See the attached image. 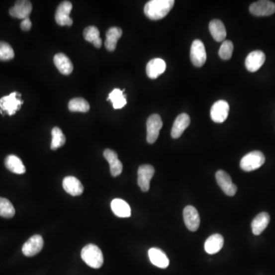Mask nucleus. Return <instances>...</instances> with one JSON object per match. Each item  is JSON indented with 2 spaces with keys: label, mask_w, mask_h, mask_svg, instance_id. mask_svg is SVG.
Instances as JSON below:
<instances>
[{
  "label": "nucleus",
  "mask_w": 275,
  "mask_h": 275,
  "mask_svg": "<svg viewBox=\"0 0 275 275\" xmlns=\"http://www.w3.org/2000/svg\"><path fill=\"white\" fill-rule=\"evenodd\" d=\"M175 2L174 0H151L145 4L144 12L150 19H162L170 12Z\"/></svg>",
  "instance_id": "f257e3e1"
},
{
  "label": "nucleus",
  "mask_w": 275,
  "mask_h": 275,
  "mask_svg": "<svg viewBox=\"0 0 275 275\" xmlns=\"http://www.w3.org/2000/svg\"><path fill=\"white\" fill-rule=\"evenodd\" d=\"M83 261L92 269H99L103 265L104 259L102 251L98 246L89 244L81 251Z\"/></svg>",
  "instance_id": "f03ea898"
},
{
  "label": "nucleus",
  "mask_w": 275,
  "mask_h": 275,
  "mask_svg": "<svg viewBox=\"0 0 275 275\" xmlns=\"http://www.w3.org/2000/svg\"><path fill=\"white\" fill-rule=\"evenodd\" d=\"M23 101L21 99V94L13 92L8 96L0 99V112L2 115L6 112L8 115H13L21 109Z\"/></svg>",
  "instance_id": "7ed1b4c3"
},
{
  "label": "nucleus",
  "mask_w": 275,
  "mask_h": 275,
  "mask_svg": "<svg viewBox=\"0 0 275 275\" xmlns=\"http://www.w3.org/2000/svg\"><path fill=\"white\" fill-rule=\"evenodd\" d=\"M266 162V157L259 151H254L245 155L240 162V167L245 172H252L259 169Z\"/></svg>",
  "instance_id": "20e7f679"
},
{
  "label": "nucleus",
  "mask_w": 275,
  "mask_h": 275,
  "mask_svg": "<svg viewBox=\"0 0 275 275\" xmlns=\"http://www.w3.org/2000/svg\"><path fill=\"white\" fill-rule=\"evenodd\" d=\"M147 142L153 144L158 139L161 129L163 126V122L160 115L153 114L147 120Z\"/></svg>",
  "instance_id": "39448f33"
},
{
  "label": "nucleus",
  "mask_w": 275,
  "mask_h": 275,
  "mask_svg": "<svg viewBox=\"0 0 275 275\" xmlns=\"http://www.w3.org/2000/svg\"><path fill=\"white\" fill-rule=\"evenodd\" d=\"M72 8V3L69 1H64L58 5L55 12V20L58 25L61 26H71L73 25V19L70 17Z\"/></svg>",
  "instance_id": "423d86ee"
},
{
  "label": "nucleus",
  "mask_w": 275,
  "mask_h": 275,
  "mask_svg": "<svg viewBox=\"0 0 275 275\" xmlns=\"http://www.w3.org/2000/svg\"><path fill=\"white\" fill-rule=\"evenodd\" d=\"M190 60L194 66H203L206 61V48L200 40H194L190 48Z\"/></svg>",
  "instance_id": "0eeeda50"
},
{
  "label": "nucleus",
  "mask_w": 275,
  "mask_h": 275,
  "mask_svg": "<svg viewBox=\"0 0 275 275\" xmlns=\"http://www.w3.org/2000/svg\"><path fill=\"white\" fill-rule=\"evenodd\" d=\"M155 175V168L152 165H141L138 170V184L142 191H149L150 182Z\"/></svg>",
  "instance_id": "6e6552de"
},
{
  "label": "nucleus",
  "mask_w": 275,
  "mask_h": 275,
  "mask_svg": "<svg viewBox=\"0 0 275 275\" xmlns=\"http://www.w3.org/2000/svg\"><path fill=\"white\" fill-rule=\"evenodd\" d=\"M249 11L256 16H269L275 12V3L267 0L258 1L250 5Z\"/></svg>",
  "instance_id": "1a4fd4ad"
},
{
  "label": "nucleus",
  "mask_w": 275,
  "mask_h": 275,
  "mask_svg": "<svg viewBox=\"0 0 275 275\" xmlns=\"http://www.w3.org/2000/svg\"><path fill=\"white\" fill-rule=\"evenodd\" d=\"M229 112V105L226 101H217L211 108V119L216 123H222L227 119Z\"/></svg>",
  "instance_id": "9d476101"
},
{
  "label": "nucleus",
  "mask_w": 275,
  "mask_h": 275,
  "mask_svg": "<svg viewBox=\"0 0 275 275\" xmlns=\"http://www.w3.org/2000/svg\"><path fill=\"white\" fill-rule=\"evenodd\" d=\"M216 179L221 189L228 196H234L237 191V186L233 183L229 174L224 171H218L216 174Z\"/></svg>",
  "instance_id": "9b49d317"
},
{
  "label": "nucleus",
  "mask_w": 275,
  "mask_h": 275,
  "mask_svg": "<svg viewBox=\"0 0 275 275\" xmlns=\"http://www.w3.org/2000/svg\"><path fill=\"white\" fill-rule=\"evenodd\" d=\"M43 246V238L40 235H35L31 236L22 246V252L27 257H32L41 252Z\"/></svg>",
  "instance_id": "f8f14e48"
},
{
  "label": "nucleus",
  "mask_w": 275,
  "mask_h": 275,
  "mask_svg": "<svg viewBox=\"0 0 275 275\" xmlns=\"http://www.w3.org/2000/svg\"><path fill=\"white\" fill-rule=\"evenodd\" d=\"M183 214L186 228L191 232L197 230L200 224V218L196 208L192 206H186Z\"/></svg>",
  "instance_id": "ddd939ff"
},
{
  "label": "nucleus",
  "mask_w": 275,
  "mask_h": 275,
  "mask_svg": "<svg viewBox=\"0 0 275 275\" xmlns=\"http://www.w3.org/2000/svg\"><path fill=\"white\" fill-rule=\"evenodd\" d=\"M31 10H32V5L31 2L26 0H22V1H17L15 5L10 8L9 14L14 18L23 20L29 18Z\"/></svg>",
  "instance_id": "4468645a"
},
{
  "label": "nucleus",
  "mask_w": 275,
  "mask_h": 275,
  "mask_svg": "<svg viewBox=\"0 0 275 275\" xmlns=\"http://www.w3.org/2000/svg\"><path fill=\"white\" fill-rule=\"evenodd\" d=\"M266 61V55L262 51H254L251 52L246 59V67L250 72L259 71Z\"/></svg>",
  "instance_id": "2eb2a0df"
},
{
  "label": "nucleus",
  "mask_w": 275,
  "mask_h": 275,
  "mask_svg": "<svg viewBox=\"0 0 275 275\" xmlns=\"http://www.w3.org/2000/svg\"><path fill=\"white\" fill-rule=\"evenodd\" d=\"M166 63L162 58L151 60L146 66V74L151 79H156L166 70Z\"/></svg>",
  "instance_id": "dca6fc26"
},
{
  "label": "nucleus",
  "mask_w": 275,
  "mask_h": 275,
  "mask_svg": "<svg viewBox=\"0 0 275 275\" xmlns=\"http://www.w3.org/2000/svg\"><path fill=\"white\" fill-rule=\"evenodd\" d=\"M103 156L109 162L111 175L113 177H117L121 175L123 166L122 162L118 158L117 153L111 149H105L103 152Z\"/></svg>",
  "instance_id": "f3484780"
},
{
  "label": "nucleus",
  "mask_w": 275,
  "mask_h": 275,
  "mask_svg": "<svg viewBox=\"0 0 275 275\" xmlns=\"http://www.w3.org/2000/svg\"><path fill=\"white\" fill-rule=\"evenodd\" d=\"M63 187L67 193L74 196H80L84 192V186L75 177H66L63 181Z\"/></svg>",
  "instance_id": "a211bd4d"
},
{
  "label": "nucleus",
  "mask_w": 275,
  "mask_h": 275,
  "mask_svg": "<svg viewBox=\"0 0 275 275\" xmlns=\"http://www.w3.org/2000/svg\"><path fill=\"white\" fill-rule=\"evenodd\" d=\"M190 119L189 115L186 113H182L178 115L174 122L172 129V136L173 139H178L182 136L185 129L189 126Z\"/></svg>",
  "instance_id": "6ab92c4d"
},
{
  "label": "nucleus",
  "mask_w": 275,
  "mask_h": 275,
  "mask_svg": "<svg viewBox=\"0 0 275 275\" xmlns=\"http://www.w3.org/2000/svg\"><path fill=\"white\" fill-rule=\"evenodd\" d=\"M149 256L151 262L156 267L166 269L169 266V259L160 249L152 248L149 249Z\"/></svg>",
  "instance_id": "aec40b11"
},
{
  "label": "nucleus",
  "mask_w": 275,
  "mask_h": 275,
  "mask_svg": "<svg viewBox=\"0 0 275 275\" xmlns=\"http://www.w3.org/2000/svg\"><path fill=\"white\" fill-rule=\"evenodd\" d=\"M54 63L58 71L64 75H69L74 70L72 62L67 55L63 53H59L54 58Z\"/></svg>",
  "instance_id": "412c9836"
},
{
  "label": "nucleus",
  "mask_w": 275,
  "mask_h": 275,
  "mask_svg": "<svg viewBox=\"0 0 275 275\" xmlns=\"http://www.w3.org/2000/svg\"><path fill=\"white\" fill-rule=\"evenodd\" d=\"M122 31L118 27H112L105 33V47L109 51H114L116 48L118 41L122 37Z\"/></svg>",
  "instance_id": "4be33fe9"
},
{
  "label": "nucleus",
  "mask_w": 275,
  "mask_h": 275,
  "mask_svg": "<svg viewBox=\"0 0 275 275\" xmlns=\"http://www.w3.org/2000/svg\"><path fill=\"white\" fill-rule=\"evenodd\" d=\"M270 223V216L266 212L259 213L253 219L252 223V232L254 235L259 236L267 228Z\"/></svg>",
  "instance_id": "5701e85b"
},
{
  "label": "nucleus",
  "mask_w": 275,
  "mask_h": 275,
  "mask_svg": "<svg viewBox=\"0 0 275 275\" xmlns=\"http://www.w3.org/2000/svg\"><path fill=\"white\" fill-rule=\"evenodd\" d=\"M224 239L220 234H214L209 236L205 242V251L209 255L217 253L223 248Z\"/></svg>",
  "instance_id": "b1692460"
},
{
  "label": "nucleus",
  "mask_w": 275,
  "mask_h": 275,
  "mask_svg": "<svg viewBox=\"0 0 275 275\" xmlns=\"http://www.w3.org/2000/svg\"><path fill=\"white\" fill-rule=\"evenodd\" d=\"M5 165L8 171L16 175H22L26 172L22 160L16 155H8L5 158Z\"/></svg>",
  "instance_id": "393cba45"
},
{
  "label": "nucleus",
  "mask_w": 275,
  "mask_h": 275,
  "mask_svg": "<svg viewBox=\"0 0 275 275\" xmlns=\"http://www.w3.org/2000/svg\"><path fill=\"white\" fill-rule=\"evenodd\" d=\"M211 35L218 42L224 41L226 38V30L224 24L220 20L214 19L211 21L209 25Z\"/></svg>",
  "instance_id": "a878e982"
},
{
  "label": "nucleus",
  "mask_w": 275,
  "mask_h": 275,
  "mask_svg": "<svg viewBox=\"0 0 275 275\" xmlns=\"http://www.w3.org/2000/svg\"><path fill=\"white\" fill-rule=\"evenodd\" d=\"M111 209L118 217L127 218L131 216L130 206L123 199H114L111 203Z\"/></svg>",
  "instance_id": "bb28decb"
},
{
  "label": "nucleus",
  "mask_w": 275,
  "mask_h": 275,
  "mask_svg": "<svg viewBox=\"0 0 275 275\" xmlns=\"http://www.w3.org/2000/svg\"><path fill=\"white\" fill-rule=\"evenodd\" d=\"M124 91L125 90L121 91L118 88H115L109 94L107 99L112 102L114 109H122L126 105V96L123 93Z\"/></svg>",
  "instance_id": "cd10ccee"
},
{
  "label": "nucleus",
  "mask_w": 275,
  "mask_h": 275,
  "mask_svg": "<svg viewBox=\"0 0 275 275\" xmlns=\"http://www.w3.org/2000/svg\"><path fill=\"white\" fill-rule=\"evenodd\" d=\"M84 37L86 41L93 44L96 48H99L102 46V39L99 37V29L96 27L89 26L85 28L84 31Z\"/></svg>",
  "instance_id": "c85d7f7f"
},
{
  "label": "nucleus",
  "mask_w": 275,
  "mask_h": 275,
  "mask_svg": "<svg viewBox=\"0 0 275 275\" xmlns=\"http://www.w3.org/2000/svg\"><path fill=\"white\" fill-rule=\"evenodd\" d=\"M68 109L71 112H88L90 110V104L83 98H75L68 103Z\"/></svg>",
  "instance_id": "c756f323"
},
{
  "label": "nucleus",
  "mask_w": 275,
  "mask_h": 275,
  "mask_svg": "<svg viewBox=\"0 0 275 275\" xmlns=\"http://www.w3.org/2000/svg\"><path fill=\"white\" fill-rule=\"evenodd\" d=\"M51 135H52V140H51V149L52 150H56L65 145L66 142V137L60 128L55 127L51 131Z\"/></svg>",
  "instance_id": "7c9ffc66"
},
{
  "label": "nucleus",
  "mask_w": 275,
  "mask_h": 275,
  "mask_svg": "<svg viewBox=\"0 0 275 275\" xmlns=\"http://www.w3.org/2000/svg\"><path fill=\"white\" fill-rule=\"evenodd\" d=\"M13 205L8 199L0 197V216L4 218H12L15 216Z\"/></svg>",
  "instance_id": "2f4dec72"
},
{
  "label": "nucleus",
  "mask_w": 275,
  "mask_h": 275,
  "mask_svg": "<svg viewBox=\"0 0 275 275\" xmlns=\"http://www.w3.org/2000/svg\"><path fill=\"white\" fill-rule=\"evenodd\" d=\"M15 53L12 46L5 41H0V61H9L13 59Z\"/></svg>",
  "instance_id": "473e14b6"
},
{
  "label": "nucleus",
  "mask_w": 275,
  "mask_h": 275,
  "mask_svg": "<svg viewBox=\"0 0 275 275\" xmlns=\"http://www.w3.org/2000/svg\"><path fill=\"white\" fill-rule=\"evenodd\" d=\"M233 44L232 41L229 40H226L223 41L219 48V55L222 59L229 60L232 57V52H233Z\"/></svg>",
  "instance_id": "72a5a7b5"
},
{
  "label": "nucleus",
  "mask_w": 275,
  "mask_h": 275,
  "mask_svg": "<svg viewBox=\"0 0 275 275\" xmlns=\"http://www.w3.org/2000/svg\"><path fill=\"white\" fill-rule=\"evenodd\" d=\"M20 26H21V28H22V30H23V31H29L31 28V22L30 18H28L22 20V22H21Z\"/></svg>",
  "instance_id": "f704fd0d"
}]
</instances>
